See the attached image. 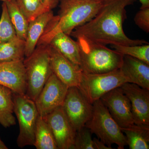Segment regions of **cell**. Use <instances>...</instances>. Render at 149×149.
<instances>
[{"mask_svg":"<svg viewBox=\"0 0 149 149\" xmlns=\"http://www.w3.org/2000/svg\"><path fill=\"white\" fill-rule=\"evenodd\" d=\"M135 0H107L95 16L75 28L70 36L106 45L133 46L149 44L144 40H133L126 36L123 24L126 18V7Z\"/></svg>","mask_w":149,"mask_h":149,"instance_id":"1","label":"cell"},{"mask_svg":"<svg viewBox=\"0 0 149 149\" xmlns=\"http://www.w3.org/2000/svg\"><path fill=\"white\" fill-rule=\"evenodd\" d=\"M104 2L91 0H60L58 14L54 15L37 45H47L54 35L63 32L70 36L75 28L90 21L98 12Z\"/></svg>","mask_w":149,"mask_h":149,"instance_id":"2","label":"cell"},{"mask_svg":"<svg viewBox=\"0 0 149 149\" xmlns=\"http://www.w3.org/2000/svg\"><path fill=\"white\" fill-rule=\"evenodd\" d=\"M77 41L80 47L82 72L100 74L120 69L123 55L105 45L83 39Z\"/></svg>","mask_w":149,"mask_h":149,"instance_id":"3","label":"cell"},{"mask_svg":"<svg viewBox=\"0 0 149 149\" xmlns=\"http://www.w3.org/2000/svg\"><path fill=\"white\" fill-rule=\"evenodd\" d=\"M26 79V96L35 102L49 77L53 73L49 45H37L30 55L23 60Z\"/></svg>","mask_w":149,"mask_h":149,"instance_id":"4","label":"cell"},{"mask_svg":"<svg viewBox=\"0 0 149 149\" xmlns=\"http://www.w3.org/2000/svg\"><path fill=\"white\" fill-rule=\"evenodd\" d=\"M93 104L92 117L85 126L111 149H113L112 145L116 144L118 149H124L127 146L125 136L107 108L100 100Z\"/></svg>","mask_w":149,"mask_h":149,"instance_id":"5","label":"cell"},{"mask_svg":"<svg viewBox=\"0 0 149 149\" xmlns=\"http://www.w3.org/2000/svg\"><path fill=\"white\" fill-rule=\"evenodd\" d=\"M14 113L19 125L17 144L21 148L33 146L35 128L39 114L35 102L25 95L13 93Z\"/></svg>","mask_w":149,"mask_h":149,"instance_id":"6","label":"cell"},{"mask_svg":"<svg viewBox=\"0 0 149 149\" xmlns=\"http://www.w3.org/2000/svg\"><path fill=\"white\" fill-rule=\"evenodd\" d=\"M126 83L128 80L119 69L100 74L83 72L78 88L93 104L105 94Z\"/></svg>","mask_w":149,"mask_h":149,"instance_id":"7","label":"cell"},{"mask_svg":"<svg viewBox=\"0 0 149 149\" xmlns=\"http://www.w3.org/2000/svg\"><path fill=\"white\" fill-rule=\"evenodd\" d=\"M62 107L76 131L83 128L93 115V104L85 97L78 87L68 88Z\"/></svg>","mask_w":149,"mask_h":149,"instance_id":"8","label":"cell"},{"mask_svg":"<svg viewBox=\"0 0 149 149\" xmlns=\"http://www.w3.org/2000/svg\"><path fill=\"white\" fill-rule=\"evenodd\" d=\"M68 88L52 73L35 101L39 115L44 117L62 106Z\"/></svg>","mask_w":149,"mask_h":149,"instance_id":"9","label":"cell"},{"mask_svg":"<svg viewBox=\"0 0 149 149\" xmlns=\"http://www.w3.org/2000/svg\"><path fill=\"white\" fill-rule=\"evenodd\" d=\"M100 100L120 128L135 123L130 100L120 87L105 94Z\"/></svg>","mask_w":149,"mask_h":149,"instance_id":"10","label":"cell"},{"mask_svg":"<svg viewBox=\"0 0 149 149\" xmlns=\"http://www.w3.org/2000/svg\"><path fill=\"white\" fill-rule=\"evenodd\" d=\"M43 117L52 131L58 148L72 149L76 131L62 107H59Z\"/></svg>","mask_w":149,"mask_h":149,"instance_id":"11","label":"cell"},{"mask_svg":"<svg viewBox=\"0 0 149 149\" xmlns=\"http://www.w3.org/2000/svg\"><path fill=\"white\" fill-rule=\"evenodd\" d=\"M120 87L130 100L135 124L149 125V90L129 83Z\"/></svg>","mask_w":149,"mask_h":149,"instance_id":"12","label":"cell"},{"mask_svg":"<svg viewBox=\"0 0 149 149\" xmlns=\"http://www.w3.org/2000/svg\"><path fill=\"white\" fill-rule=\"evenodd\" d=\"M49 46L53 73L68 88H78L83 73L80 66L70 61L54 48Z\"/></svg>","mask_w":149,"mask_h":149,"instance_id":"13","label":"cell"},{"mask_svg":"<svg viewBox=\"0 0 149 149\" xmlns=\"http://www.w3.org/2000/svg\"><path fill=\"white\" fill-rule=\"evenodd\" d=\"M23 60L0 63V85L14 93L26 94L27 79Z\"/></svg>","mask_w":149,"mask_h":149,"instance_id":"14","label":"cell"},{"mask_svg":"<svg viewBox=\"0 0 149 149\" xmlns=\"http://www.w3.org/2000/svg\"><path fill=\"white\" fill-rule=\"evenodd\" d=\"M128 83L149 90V65L139 59L123 56L120 69Z\"/></svg>","mask_w":149,"mask_h":149,"instance_id":"15","label":"cell"},{"mask_svg":"<svg viewBox=\"0 0 149 149\" xmlns=\"http://www.w3.org/2000/svg\"><path fill=\"white\" fill-rule=\"evenodd\" d=\"M54 15L52 10H49L29 22L25 40V57L35 50L40 37Z\"/></svg>","mask_w":149,"mask_h":149,"instance_id":"16","label":"cell"},{"mask_svg":"<svg viewBox=\"0 0 149 149\" xmlns=\"http://www.w3.org/2000/svg\"><path fill=\"white\" fill-rule=\"evenodd\" d=\"M47 45L54 48L67 58L80 67V49L77 40L74 41L70 36L63 32H59L51 38Z\"/></svg>","mask_w":149,"mask_h":149,"instance_id":"17","label":"cell"},{"mask_svg":"<svg viewBox=\"0 0 149 149\" xmlns=\"http://www.w3.org/2000/svg\"><path fill=\"white\" fill-rule=\"evenodd\" d=\"M120 128L125 134L129 149H149V125L134 123L126 128Z\"/></svg>","mask_w":149,"mask_h":149,"instance_id":"18","label":"cell"},{"mask_svg":"<svg viewBox=\"0 0 149 149\" xmlns=\"http://www.w3.org/2000/svg\"><path fill=\"white\" fill-rule=\"evenodd\" d=\"M13 92L0 85V124L5 128L16 124L14 116Z\"/></svg>","mask_w":149,"mask_h":149,"instance_id":"19","label":"cell"},{"mask_svg":"<svg viewBox=\"0 0 149 149\" xmlns=\"http://www.w3.org/2000/svg\"><path fill=\"white\" fill-rule=\"evenodd\" d=\"M33 146L37 149H58L49 125L40 115L36 123Z\"/></svg>","mask_w":149,"mask_h":149,"instance_id":"20","label":"cell"},{"mask_svg":"<svg viewBox=\"0 0 149 149\" xmlns=\"http://www.w3.org/2000/svg\"><path fill=\"white\" fill-rule=\"evenodd\" d=\"M25 46V41L17 37L0 43V63L24 59Z\"/></svg>","mask_w":149,"mask_h":149,"instance_id":"21","label":"cell"},{"mask_svg":"<svg viewBox=\"0 0 149 149\" xmlns=\"http://www.w3.org/2000/svg\"><path fill=\"white\" fill-rule=\"evenodd\" d=\"M11 22L16 32L17 37L25 41L29 22L19 8L16 0L6 2Z\"/></svg>","mask_w":149,"mask_h":149,"instance_id":"22","label":"cell"},{"mask_svg":"<svg viewBox=\"0 0 149 149\" xmlns=\"http://www.w3.org/2000/svg\"><path fill=\"white\" fill-rule=\"evenodd\" d=\"M17 3L28 22L49 10L41 0H16Z\"/></svg>","mask_w":149,"mask_h":149,"instance_id":"23","label":"cell"},{"mask_svg":"<svg viewBox=\"0 0 149 149\" xmlns=\"http://www.w3.org/2000/svg\"><path fill=\"white\" fill-rule=\"evenodd\" d=\"M111 47L123 55L139 59L149 65V44L133 46L111 45Z\"/></svg>","mask_w":149,"mask_h":149,"instance_id":"24","label":"cell"},{"mask_svg":"<svg viewBox=\"0 0 149 149\" xmlns=\"http://www.w3.org/2000/svg\"><path fill=\"white\" fill-rule=\"evenodd\" d=\"M17 37L15 29L9 16L6 3L3 2L0 19V43L8 42Z\"/></svg>","mask_w":149,"mask_h":149,"instance_id":"25","label":"cell"},{"mask_svg":"<svg viewBox=\"0 0 149 149\" xmlns=\"http://www.w3.org/2000/svg\"><path fill=\"white\" fill-rule=\"evenodd\" d=\"M92 134L85 126L76 131L72 149H94Z\"/></svg>","mask_w":149,"mask_h":149,"instance_id":"26","label":"cell"},{"mask_svg":"<svg viewBox=\"0 0 149 149\" xmlns=\"http://www.w3.org/2000/svg\"><path fill=\"white\" fill-rule=\"evenodd\" d=\"M136 25L146 33L149 32V7L140 8L134 18Z\"/></svg>","mask_w":149,"mask_h":149,"instance_id":"27","label":"cell"},{"mask_svg":"<svg viewBox=\"0 0 149 149\" xmlns=\"http://www.w3.org/2000/svg\"><path fill=\"white\" fill-rule=\"evenodd\" d=\"M42 2L49 10H52L59 3L60 0H41Z\"/></svg>","mask_w":149,"mask_h":149,"instance_id":"28","label":"cell"},{"mask_svg":"<svg viewBox=\"0 0 149 149\" xmlns=\"http://www.w3.org/2000/svg\"><path fill=\"white\" fill-rule=\"evenodd\" d=\"M93 141L94 149H111L98 139L94 138Z\"/></svg>","mask_w":149,"mask_h":149,"instance_id":"29","label":"cell"},{"mask_svg":"<svg viewBox=\"0 0 149 149\" xmlns=\"http://www.w3.org/2000/svg\"><path fill=\"white\" fill-rule=\"evenodd\" d=\"M141 3V8L149 7V0H139Z\"/></svg>","mask_w":149,"mask_h":149,"instance_id":"30","label":"cell"},{"mask_svg":"<svg viewBox=\"0 0 149 149\" xmlns=\"http://www.w3.org/2000/svg\"><path fill=\"white\" fill-rule=\"evenodd\" d=\"M8 148L6 146L0 137V149H8Z\"/></svg>","mask_w":149,"mask_h":149,"instance_id":"31","label":"cell"},{"mask_svg":"<svg viewBox=\"0 0 149 149\" xmlns=\"http://www.w3.org/2000/svg\"><path fill=\"white\" fill-rule=\"evenodd\" d=\"M91 1H97L103 2L104 1H107V0H91Z\"/></svg>","mask_w":149,"mask_h":149,"instance_id":"32","label":"cell"},{"mask_svg":"<svg viewBox=\"0 0 149 149\" xmlns=\"http://www.w3.org/2000/svg\"><path fill=\"white\" fill-rule=\"evenodd\" d=\"M1 1H2L3 2H6L8 1H10V0H0Z\"/></svg>","mask_w":149,"mask_h":149,"instance_id":"33","label":"cell"}]
</instances>
